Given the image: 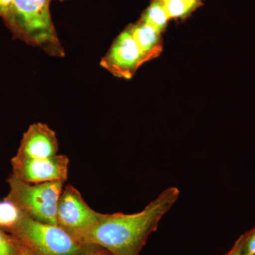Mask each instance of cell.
<instances>
[{
  "instance_id": "cell-10",
  "label": "cell",
  "mask_w": 255,
  "mask_h": 255,
  "mask_svg": "<svg viewBox=\"0 0 255 255\" xmlns=\"http://www.w3.org/2000/svg\"><path fill=\"white\" fill-rule=\"evenodd\" d=\"M139 21L148 25L162 34V32L165 31L169 21L163 3L158 0H152Z\"/></svg>"
},
{
  "instance_id": "cell-20",
  "label": "cell",
  "mask_w": 255,
  "mask_h": 255,
  "mask_svg": "<svg viewBox=\"0 0 255 255\" xmlns=\"http://www.w3.org/2000/svg\"><path fill=\"white\" fill-rule=\"evenodd\" d=\"M50 1H67V0H50Z\"/></svg>"
},
{
  "instance_id": "cell-11",
  "label": "cell",
  "mask_w": 255,
  "mask_h": 255,
  "mask_svg": "<svg viewBox=\"0 0 255 255\" xmlns=\"http://www.w3.org/2000/svg\"><path fill=\"white\" fill-rule=\"evenodd\" d=\"M162 3L169 20L187 17L203 4V1L196 0H168Z\"/></svg>"
},
{
  "instance_id": "cell-4",
  "label": "cell",
  "mask_w": 255,
  "mask_h": 255,
  "mask_svg": "<svg viewBox=\"0 0 255 255\" xmlns=\"http://www.w3.org/2000/svg\"><path fill=\"white\" fill-rule=\"evenodd\" d=\"M9 192L4 199L15 204L23 214L41 222L58 225L57 211L64 183L28 184L11 174L6 179Z\"/></svg>"
},
{
  "instance_id": "cell-16",
  "label": "cell",
  "mask_w": 255,
  "mask_h": 255,
  "mask_svg": "<svg viewBox=\"0 0 255 255\" xmlns=\"http://www.w3.org/2000/svg\"><path fill=\"white\" fill-rule=\"evenodd\" d=\"M78 255H113L102 247L95 245H83L81 253Z\"/></svg>"
},
{
  "instance_id": "cell-3",
  "label": "cell",
  "mask_w": 255,
  "mask_h": 255,
  "mask_svg": "<svg viewBox=\"0 0 255 255\" xmlns=\"http://www.w3.org/2000/svg\"><path fill=\"white\" fill-rule=\"evenodd\" d=\"M7 233L36 255H78L83 248L58 225L41 222L24 214Z\"/></svg>"
},
{
  "instance_id": "cell-5",
  "label": "cell",
  "mask_w": 255,
  "mask_h": 255,
  "mask_svg": "<svg viewBox=\"0 0 255 255\" xmlns=\"http://www.w3.org/2000/svg\"><path fill=\"white\" fill-rule=\"evenodd\" d=\"M100 214L87 204L76 188L72 185L63 187L58 201L57 222L80 244L95 226Z\"/></svg>"
},
{
  "instance_id": "cell-19",
  "label": "cell",
  "mask_w": 255,
  "mask_h": 255,
  "mask_svg": "<svg viewBox=\"0 0 255 255\" xmlns=\"http://www.w3.org/2000/svg\"><path fill=\"white\" fill-rule=\"evenodd\" d=\"M158 1H162V2H164V1H168V0H158ZM196 1H203V0H196Z\"/></svg>"
},
{
  "instance_id": "cell-7",
  "label": "cell",
  "mask_w": 255,
  "mask_h": 255,
  "mask_svg": "<svg viewBox=\"0 0 255 255\" xmlns=\"http://www.w3.org/2000/svg\"><path fill=\"white\" fill-rule=\"evenodd\" d=\"M129 24L117 37L100 65L117 78L130 80L144 64Z\"/></svg>"
},
{
  "instance_id": "cell-17",
  "label": "cell",
  "mask_w": 255,
  "mask_h": 255,
  "mask_svg": "<svg viewBox=\"0 0 255 255\" xmlns=\"http://www.w3.org/2000/svg\"><path fill=\"white\" fill-rule=\"evenodd\" d=\"M225 255H243V243H242L241 236L233 245L232 248Z\"/></svg>"
},
{
  "instance_id": "cell-18",
  "label": "cell",
  "mask_w": 255,
  "mask_h": 255,
  "mask_svg": "<svg viewBox=\"0 0 255 255\" xmlns=\"http://www.w3.org/2000/svg\"><path fill=\"white\" fill-rule=\"evenodd\" d=\"M18 255H36L34 253L28 249V248L23 246L21 243H19V246H18Z\"/></svg>"
},
{
  "instance_id": "cell-9",
  "label": "cell",
  "mask_w": 255,
  "mask_h": 255,
  "mask_svg": "<svg viewBox=\"0 0 255 255\" xmlns=\"http://www.w3.org/2000/svg\"><path fill=\"white\" fill-rule=\"evenodd\" d=\"M130 27L134 41L142 55L144 63L159 56L163 49L161 33L139 20L137 23H131Z\"/></svg>"
},
{
  "instance_id": "cell-1",
  "label": "cell",
  "mask_w": 255,
  "mask_h": 255,
  "mask_svg": "<svg viewBox=\"0 0 255 255\" xmlns=\"http://www.w3.org/2000/svg\"><path fill=\"white\" fill-rule=\"evenodd\" d=\"M179 194L177 187H169L140 212L100 214L95 226L82 238L81 244L102 247L113 255H139Z\"/></svg>"
},
{
  "instance_id": "cell-8",
  "label": "cell",
  "mask_w": 255,
  "mask_h": 255,
  "mask_svg": "<svg viewBox=\"0 0 255 255\" xmlns=\"http://www.w3.org/2000/svg\"><path fill=\"white\" fill-rule=\"evenodd\" d=\"M59 145L54 130L46 124H33L23 133L16 156L47 159L58 155Z\"/></svg>"
},
{
  "instance_id": "cell-12",
  "label": "cell",
  "mask_w": 255,
  "mask_h": 255,
  "mask_svg": "<svg viewBox=\"0 0 255 255\" xmlns=\"http://www.w3.org/2000/svg\"><path fill=\"white\" fill-rule=\"evenodd\" d=\"M23 213L6 199L0 201V228L7 233L21 219Z\"/></svg>"
},
{
  "instance_id": "cell-15",
  "label": "cell",
  "mask_w": 255,
  "mask_h": 255,
  "mask_svg": "<svg viewBox=\"0 0 255 255\" xmlns=\"http://www.w3.org/2000/svg\"><path fill=\"white\" fill-rule=\"evenodd\" d=\"M243 255H255V227L242 235Z\"/></svg>"
},
{
  "instance_id": "cell-2",
  "label": "cell",
  "mask_w": 255,
  "mask_h": 255,
  "mask_svg": "<svg viewBox=\"0 0 255 255\" xmlns=\"http://www.w3.org/2000/svg\"><path fill=\"white\" fill-rule=\"evenodd\" d=\"M50 0H14L9 30L14 38L38 47L53 57L65 56L50 11Z\"/></svg>"
},
{
  "instance_id": "cell-14",
  "label": "cell",
  "mask_w": 255,
  "mask_h": 255,
  "mask_svg": "<svg viewBox=\"0 0 255 255\" xmlns=\"http://www.w3.org/2000/svg\"><path fill=\"white\" fill-rule=\"evenodd\" d=\"M14 0H0V17L9 29L14 18Z\"/></svg>"
},
{
  "instance_id": "cell-6",
  "label": "cell",
  "mask_w": 255,
  "mask_h": 255,
  "mask_svg": "<svg viewBox=\"0 0 255 255\" xmlns=\"http://www.w3.org/2000/svg\"><path fill=\"white\" fill-rule=\"evenodd\" d=\"M70 160L65 155L47 159H29L15 155L11 159L12 174L28 184L66 182Z\"/></svg>"
},
{
  "instance_id": "cell-13",
  "label": "cell",
  "mask_w": 255,
  "mask_h": 255,
  "mask_svg": "<svg viewBox=\"0 0 255 255\" xmlns=\"http://www.w3.org/2000/svg\"><path fill=\"white\" fill-rule=\"evenodd\" d=\"M19 243L0 228V255H18Z\"/></svg>"
}]
</instances>
